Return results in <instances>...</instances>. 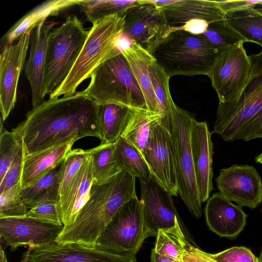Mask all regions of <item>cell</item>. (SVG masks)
Masks as SVG:
<instances>
[{"instance_id": "obj_16", "label": "cell", "mask_w": 262, "mask_h": 262, "mask_svg": "<svg viewBox=\"0 0 262 262\" xmlns=\"http://www.w3.org/2000/svg\"><path fill=\"white\" fill-rule=\"evenodd\" d=\"M63 228L25 216L0 218L1 242L11 251L23 246L36 247L55 242Z\"/></svg>"}, {"instance_id": "obj_14", "label": "cell", "mask_w": 262, "mask_h": 262, "mask_svg": "<svg viewBox=\"0 0 262 262\" xmlns=\"http://www.w3.org/2000/svg\"><path fill=\"white\" fill-rule=\"evenodd\" d=\"M139 181V200L142 207L145 237L157 236L159 230L174 226L180 219L172 195L153 176Z\"/></svg>"}, {"instance_id": "obj_1", "label": "cell", "mask_w": 262, "mask_h": 262, "mask_svg": "<svg viewBox=\"0 0 262 262\" xmlns=\"http://www.w3.org/2000/svg\"><path fill=\"white\" fill-rule=\"evenodd\" d=\"M98 106L80 92L43 100L12 131L20 137L25 157L72 139L94 137L100 140Z\"/></svg>"}, {"instance_id": "obj_35", "label": "cell", "mask_w": 262, "mask_h": 262, "mask_svg": "<svg viewBox=\"0 0 262 262\" xmlns=\"http://www.w3.org/2000/svg\"><path fill=\"white\" fill-rule=\"evenodd\" d=\"M203 34L217 49L219 54L237 44L246 42L225 17L209 24L207 30Z\"/></svg>"}, {"instance_id": "obj_19", "label": "cell", "mask_w": 262, "mask_h": 262, "mask_svg": "<svg viewBox=\"0 0 262 262\" xmlns=\"http://www.w3.org/2000/svg\"><path fill=\"white\" fill-rule=\"evenodd\" d=\"M204 212L209 229L221 237L235 239L247 224L248 215L242 207L233 204L220 192L207 200Z\"/></svg>"}, {"instance_id": "obj_38", "label": "cell", "mask_w": 262, "mask_h": 262, "mask_svg": "<svg viewBox=\"0 0 262 262\" xmlns=\"http://www.w3.org/2000/svg\"><path fill=\"white\" fill-rule=\"evenodd\" d=\"M20 182L11 188L0 193V218L20 217L29 211L21 194Z\"/></svg>"}, {"instance_id": "obj_6", "label": "cell", "mask_w": 262, "mask_h": 262, "mask_svg": "<svg viewBox=\"0 0 262 262\" xmlns=\"http://www.w3.org/2000/svg\"><path fill=\"white\" fill-rule=\"evenodd\" d=\"M90 78L86 88L80 92L97 104L147 110L142 91L121 51L101 63Z\"/></svg>"}, {"instance_id": "obj_48", "label": "cell", "mask_w": 262, "mask_h": 262, "mask_svg": "<svg viewBox=\"0 0 262 262\" xmlns=\"http://www.w3.org/2000/svg\"><path fill=\"white\" fill-rule=\"evenodd\" d=\"M258 11H259L260 12L262 13V5L260 6V7H258L256 8Z\"/></svg>"}, {"instance_id": "obj_20", "label": "cell", "mask_w": 262, "mask_h": 262, "mask_svg": "<svg viewBox=\"0 0 262 262\" xmlns=\"http://www.w3.org/2000/svg\"><path fill=\"white\" fill-rule=\"evenodd\" d=\"M56 24L55 21H43L31 32L29 56L25 64L24 72L31 86L33 107L43 100L42 92L47 40L50 32Z\"/></svg>"}, {"instance_id": "obj_25", "label": "cell", "mask_w": 262, "mask_h": 262, "mask_svg": "<svg viewBox=\"0 0 262 262\" xmlns=\"http://www.w3.org/2000/svg\"><path fill=\"white\" fill-rule=\"evenodd\" d=\"M77 5V0H51L44 2L27 12L5 33L1 39V47L17 40L24 33L32 31L50 16H57L62 11Z\"/></svg>"}, {"instance_id": "obj_8", "label": "cell", "mask_w": 262, "mask_h": 262, "mask_svg": "<svg viewBox=\"0 0 262 262\" xmlns=\"http://www.w3.org/2000/svg\"><path fill=\"white\" fill-rule=\"evenodd\" d=\"M194 118L174 103L170 132L172 140L178 184V195L191 214L200 217L202 213L193 166L190 132Z\"/></svg>"}, {"instance_id": "obj_31", "label": "cell", "mask_w": 262, "mask_h": 262, "mask_svg": "<svg viewBox=\"0 0 262 262\" xmlns=\"http://www.w3.org/2000/svg\"><path fill=\"white\" fill-rule=\"evenodd\" d=\"M139 3V0H77L80 11L92 24L114 14L124 16L129 9Z\"/></svg>"}, {"instance_id": "obj_18", "label": "cell", "mask_w": 262, "mask_h": 262, "mask_svg": "<svg viewBox=\"0 0 262 262\" xmlns=\"http://www.w3.org/2000/svg\"><path fill=\"white\" fill-rule=\"evenodd\" d=\"M190 144L195 176L200 200L207 201L213 189L211 133L205 121L193 119L190 132Z\"/></svg>"}, {"instance_id": "obj_32", "label": "cell", "mask_w": 262, "mask_h": 262, "mask_svg": "<svg viewBox=\"0 0 262 262\" xmlns=\"http://www.w3.org/2000/svg\"><path fill=\"white\" fill-rule=\"evenodd\" d=\"M152 87L158 104L159 111L164 115L162 121L169 128L171 124L174 104L169 90V76L155 60L149 67Z\"/></svg>"}, {"instance_id": "obj_30", "label": "cell", "mask_w": 262, "mask_h": 262, "mask_svg": "<svg viewBox=\"0 0 262 262\" xmlns=\"http://www.w3.org/2000/svg\"><path fill=\"white\" fill-rule=\"evenodd\" d=\"M229 25L246 42L258 44L262 48V13L255 7L225 14Z\"/></svg>"}, {"instance_id": "obj_15", "label": "cell", "mask_w": 262, "mask_h": 262, "mask_svg": "<svg viewBox=\"0 0 262 262\" xmlns=\"http://www.w3.org/2000/svg\"><path fill=\"white\" fill-rule=\"evenodd\" d=\"M32 31L2 48L0 56L1 118L4 121L14 108L19 78L26 62Z\"/></svg>"}, {"instance_id": "obj_44", "label": "cell", "mask_w": 262, "mask_h": 262, "mask_svg": "<svg viewBox=\"0 0 262 262\" xmlns=\"http://www.w3.org/2000/svg\"><path fill=\"white\" fill-rule=\"evenodd\" d=\"M209 24L204 20H192L187 23L179 30H184L195 35L203 34L207 30Z\"/></svg>"}, {"instance_id": "obj_45", "label": "cell", "mask_w": 262, "mask_h": 262, "mask_svg": "<svg viewBox=\"0 0 262 262\" xmlns=\"http://www.w3.org/2000/svg\"><path fill=\"white\" fill-rule=\"evenodd\" d=\"M150 262H183V261L157 253L152 249L151 252Z\"/></svg>"}, {"instance_id": "obj_5", "label": "cell", "mask_w": 262, "mask_h": 262, "mask_svg": "<svg viewBox=\"0 0 262 262\" xmlns=\"http://www.w3.org/2000/svg\"><path fill=\"white\" fill-rule=\"evenodd\" d=\"M151 55L170 78L176 75L208 76L219 53L203 34L178 30L171 32Z\"/></svg>"}, {"instance_id": "obj_4", "label": "cell", "mask_w": 262, "mask_h": 262, "mask_svg": "<svg viewBox=\"0 0 262 262\" xmlns=\"http://www.w3.org/2000/svg\"><path fill=\"white\" fill-rule=\"evenodd\" d=\"M77 60L62 82L49 99L75 94L78 86L101 63L120 52L119 43L124 29V16L114 14L95 22Z\"/></svg>"}, {"instance_id": "obj_34", "label": "cell", "mask_w": 262, "mask_h": 262, "mask_svg": "<svg viewBox=\"0 0 262 262\" xmlns=\"http://www.w3.org/2000/svg\"><path fill=\"white\" fill-rule=\"evenodd\" d=\"M182 226L181 220H178L174 226L159 230L154 248L155 251L182 261L187 241L181 230Z\"/></svg>"}, {"instance_id": "obj_7", "label": "cell", "mask_w": 262, "mask_h": 262, "mask_svg": "<svg viewBox=\"0 0 262 262\" xmlns=\"http://www.w3.org/2000/svg\"><path fill=\"white\" fill-rule=\"evenodd\" d=\"M89 33L75 15L49 33L47 45L42 96L50 95L67 77L80 54Z\"/></svg>"}, {"instance_id": "obj_24", "label": "cell", "mask_w": 262, "mask_h": 262, "mask_svg": "<svg viewBox=\"0 0 262 262\" xmlns=\"http://www.w3.org/2000/svg\"><path fill=\"white\" fill-rule=\"evenodd\" d=\"M120 51L129 67L145 98L147 110L160 113L149 73V67L155 60L153 56L133 40ZM162 114V113H161Z\"/></svg>"}, {"instance_id": "obj_47", "label": "cell", "mask_w": 262, "mask_h": 262, "mask_svg": "<svg viewBox=\"0 0 262 262\" xmlns=\"http://www.w3.org/2000/svg\"><path fill=\"white\" fill-rule=\"evenodd\" d=\"M255 161L257 163H259L262 165V152L255 157Z\"/></svg>"}, {"instance_id": "obj_12", "label": "cell", "mask_w": 262, "mask_h": 262, "mask_svg": "<svg viewBox=\"0 0 262 262\" xmlns=\"http://www.w3.org/2000/svg\"><path fill=\"white\" fill-rule=\"evenodd\" d=\"M162 119L153 126L142 154L156 180L172 196H177L178 188L171 134Z\"/></svg>"}, {"instance_id": "obj_13", "label": "cell", "mask_w": 262, "mask_h": 262, "mask_svg": "<svg viewBox=\"0 0 262 262\" xmlns=\"http://www.w3.org/2000/svg\"><path fill=\"white\" fill-rule=\"evenodd\" d=\"M215 181L219 192L241 207L253 209L262 202V180L253 166L234 164L222 168Z\"/></svg>"}, {"instance_id": "obj_27", "label": "cell", "mask_w": 262, "mask_h": 262, "mask_svg": "<svg viewBox=\"0 0 262 262\" xmlns=\"http://www.w3.org/2000/svg\"><path fill=\"white\" fill-rule=\"evenodd\" d=\"M61 163L32 185L21 189V198L30 209L40 204L59 199V179Z\"/></svg>"}, {"instance_id": "obj_21", "label": "cell", "mask_w": 262, "mask_h": 262, "mask_svg": "<svg viewBox=\"0 0 262 262\" xmlns=\"http://www.w3.org/2000/svg\"><path fill=\"white\" fill-rule=\"evenodd\" d=\"M159 8L166 17L171 32L192 20H204L210 24L225 17L216 1L174 0Z\"/></svg>"}, {"instance_id": "obj_9", "label": "cell", "mask_w": 262, "mask_h": 262, "mask_svg": "<svg viewBox=\"0 0 262 262\" xmlns=\"http://www.w3.org/2000/svg\"><path fill=\"white\" fill-rule=\"evenodd\" d=\"M145 238L142 207L136 195L118 210L96 244L117 254L136 258Z\"/></svg>"}, {"instance_id": "obj_43", "label": "cell", "mask_w": 262, "mask_h": 262, "mask_svg": "<svg viewBox=\"0 0 262 262\" xmlns=\"http://www.w3.org/2000/svg\"><path fill=\"white\" fill-rule=\"evenodd\" d=\"M183 262H217L209 253L190 245L187 242L182 256Z\"/></svg>"}, {"instance_id": "obj_10", "label": "cell", "mask_w": 262, "mask_h": 262, "mask_svg": "<svg viewBox=\"0 0 262 262\" xmlns=\"http://www.w3.org/2000/svg\"><path fill=\"white\" fill-rule=\"evenodd\" d=\"M243 45L239 43L220 53L210 69L208 76L219 103L237 98L248 80L251 64Z\"/></svg>"}, {"instance_id": "obj_11", "label": "cell", "mask_w": 262, "mask_h": 262, "mask_svg": "<svg viewBox=\"0 0 262 262\" xmlns=\"http://www.w3.org/2000/svg\"><path fill=\"white\" fill-rule=\"evenodd\" d=\"M139 4L124 16L123 35L151 54L171 33L161 10L148 0H139Z\"/></svg>"}, {"instance_id": "obj_23", "label": "cell", "mask_w": 262, "mask_h": 262, "mask_svg": "<svg viewBox=\"0 0 262 262\" xmlns=\"http://www.w3.org/2000/svg\"><path fill=\"white\" fill-rule=\"evenodd\" d=\"M92 161L91 153L74 178L64 198L59 203L64 226L74 221L78 212L90 197V192L94 183Z\"/></svg>"}, {"instance_id": "obj_41", "label": "cell", "mask_w": 262, "mask_h": 262, "mask_svg": "<svg viewBox=\"0 0 262 262\" xmlns=\"http://www.w3.org/2000/svg\"><path fill=\"white\" fill-rule=\"evenodd\" d=\"M25 155L23 146L0 181V193L18 184L21 179Z\"/></svg>"}, {"instance_id": "obj_42", "label": "cell", "mask_w": 262, "mask_h": 262, "mask_svg": "<svg viewBox=\"0 0 262 262\" xmlns=\"http://www.w3.org/2000/svg\"><path fill=\"white\" fill-rule=\"evenodd\" d=\"M221 9L226 14L256 6L262 5V1H217Z\"/></svg>"}, {"instance_id": "obj_28", "label": "cell", "mask_w": 262, "mask_h": 262, "mask_svg": "<svg viewBox=\"0 0 262 262\" xmlns=\"http://www.w3.org/2000/svg\"><path fill=\"white\" fill-rule=\"evenodd\" d=\"M164 117V115L160 113L146 110H135L121 137L142 153L147 144L153 126Z\"/></svg>"}, {"instance_id": "obj_49", "label": "cell", "mask_w": 262, "mask_h": 262, "mask_svg": "<svg viewBox=\"0 0 262 262\" xmlns=\"http://www.w3.org/2000/svg\"><path fill=\"white\" fill-rule=\"evenodd\" d=\"M259 259L260 262H262V250H261V252H260V256L259 257Z\"/></svg>"}, {"instance_id": "obj_2", "label": "cell", "mask_w": 262, "mask_h": 262, "mask_svg": "<svg viewBox=\"0 0 262 262\" xmlns=\"http://www.w3.org/2000/svg\"><path fill=\"white\" fill-rule=\"evenodd\" d=\"M136 178L121 171L105 183H94L88 201L74 221L64 226L55 242L95 245L118 210L137 195Z\"/></svg>"}, {"instance_id": "obj_39", "label": "cell", "mask_w": 262, "mask_h": 262, "mask_svg": "<svg viewBox=\"0 0 262 262\" xmlns=\"http://www.w3.org/2000/svg\"><path fill=\"white\" fill-rule=\"evenodd\" d=\"M25 216L45 223L63 225L59 202L57 201L40 204L30 209Z\"/></svg>"}, {"instance_id": "obj_26", "label": "cell", "mask_w": 262, "mask_h": 262, "mask_svg": "<svg viewBox=\"0 0 262 262\" xmlns=\"http://www.w3.org/2000/svg\"><path fill=\"white\" fill-rule=\"evenodd\" d=\"M135 110L115 104L98 106L100 144L115 143L123 135Z\"/></svg>"}, {"instance_id": "obj_46", "label": "cell", "mask_w": 262, "mask_h": 262, "mask_svg": "<svg viewBox=\"0 0 262 262\" xmlns=\"http://www.w3.org/2000/svg\"><path fill=\"white\" fill-rule=\"evenodd\" d=\"M35 248L33 246L30 245L28 246V248L27 251L24 253L23 258L20 262H28L29 260V254L31 252V251Z\"/></svg>"}, {"instance_id": "obj_3", "label": "cell", "mask_w": 262, "mask_h": 262, "mask_svg": "<svg viewBox=\"0 0 262 262\" xmlns=\"http://www.w3.org/2000/svg\"><path fill=\"white\" fill-rule=\"evenodd\" d=\"M249 56L251 73L241 94L217 108L212 133L225 142L262 138V50Z\"/></svg>"}, {"instance_id": "obj_37", "label": "cell", "mask_w": 262, "mask_h": 262, "mask_svg": "<svg viewBox=\"0 0 262 262\" xmlns=\"http://www.w3.org/2000/svg\"><path fill=\"white\" fill-rule=\"evenodd\" d=\"M1 118L0 133V181L23 147L20 137L13 131H8Z\"/></svg>"}, {"instance_id": "obj_29", "label": "cell", "mask_w": 262, "mask_h": 262, "mask_svg": "<svg viewBox=\"0 0 262 262\" xmlns=\"http://www.w3.org/2000/svg\"><path fill=\"white\" fill-rule=\"evenodd\" d=\"M114 154L121 171L139 180H148L152 177L142 153L121 137L114 144Z\"/></svg>"}, {"instance_id": "obj_33", "label": "cell", "mask_w": 262, "mask_h": 262, "mask_svg": "<svg viewBox=\"0 0 262 262\" xmlns=\"http://www.w3.org/2000/svg\"><path fill=\"white\" fill-rule=\"evenodd\" d=\"M114 144H100L92 148V173L95 184L105 183L121 171L115 158Z\"/></svg>"}, {"instance_id": "obj_22", "label": "cell", "mask_w": 262, "mask_h": 262, "mask_svg": "<svg viewBox=\"0 0 262 262\" xmlns=\"http://www.w3.org/2000/svg\"><path fill=\"white\" fill-rule=\"evenodd\" d=\"M77 141L72 139L61 144L25 157L20 181L21 189L28 187L59 166L72 149Z\"/></svg>"}, {"instance_id": "obj_36", "label": "cell", "mask_w": 262, "mask_h": 262, "mask_svg": "<svg viewBox=\"0 0 262 262\" xmlns=\"http://www.w3.org/2000/svg\"><path fill=\"white\" fill-rule=\"evenodd\" d=\"M92 153V149H72L66 156L61 163L59 179V204L64 198L74 178L88 157Z\"/></svg>"}, {"instance_id": "obj_40", "label": "cell", "mask_w": 262, "mask_h": 262, "mask_svg": "<svg viewBox=\"0 0 262 262\" xmlns=\"http://www.w3.org/2000/svg\"><path fill=\"white\" fill-rule=\"evenodd\" d=\"M209 255L217 262H260L250 249L245 247H233L216 254Z\"/></svg>"}, {"instance_id": "obj_17", "label": "cell", "mask_w": 262, "mask_h": 262, "mask_svg": "<svg viewBox=\"0 0 262 262\" xmlns=\"http://www.w3.org/2000/svg\"><path fill=\"white\" fill-rule=\"evenodd\" d=\"M28 262H137V259L106 250L96 244H61L54 242L34 248Z\"/></svg>"}]
</instances>
